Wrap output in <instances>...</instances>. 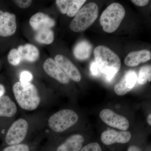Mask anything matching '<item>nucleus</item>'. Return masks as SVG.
Returning <instances> with one entry per match:
<instances>
[{"label": "nucleus", "mask_w": 151, "mask_h": 151, "mask_svg": "<svg viewBox=\"0 0 151 151\" xmlns=\"http://www.w3.org/2000/svg\"><path fill=\"white\" fill-rule=\"evenodd\" d=\"M94 55L100 72L106 75L108 80H111L121 68L120 58L111 49L102 45L94 49Z\"/></svg>", "instance_id": "f257e3e1"}, {"label": "nucleus", "mask_w": 151, "mask_h": 151, "mask_svg": "<svg viewBox=\"0 0 151 151\" xmlns=\"http://www.w3.org/2000/svg\"><path fill=\"white\" fill-rule=\"evenodd\" d=\"M15 98L19 106L28 111L35 110L40 103V97L37 88L31 82L18 81L13 86Z\"/></svg>", "instance_id": "f03ea898"}, {"label": "nucleus", "mask_w": 151, "mask_h": 151, "mask_svg": "<svg viewBox=\"0 0 151 151\" xmlns=\"http://www.w3.org/2000/svg\"><path fill=\"white\" fill-rule=\"evenodd\" d=\"M126 14L123 6L119 3H113L103 11L100 18V24L105 32L111 33L120 26Z\"/></svg>", "instance_id": "7ed1b4c3"}, {"label": "nucleus", "mask_w": 151, "mask_h": 151, "mask_svg": "<svg viewBox=\"0 0 151 151\" xmlns=\"http://www.w3.org/2000/svg\"><path fill=\"white\" fill-rule=\"evenodd\" d=\"M98 13L99 8L96 3L86 4L79 10L70 22V29L76 32L84 31L96 20Z\"/></svg>", "instance_id": "20e7f679"}, {"label": "nucleus", "mask_w": 151, "mask_h": 151, "mask_svg": "<svg viewBox=\"0 0 151 151\" xmlns=\"http://www.w3.org/2000/svg\"><path fill=\"white\" fill-rule=\"evenodd\" d=\"M78 120L77 113L70 109L60 110L50 116L48 124L54 132H64L76 124Z\"/></svg>", "instance_id": "39448f33"}, {"label": "nucleus", "mask_w": 151, "mask_h": 151, "mask_svg": "<svg viewBox=\"0 0 151 151\" xmlns=\"http://www.w3.org/2000/svg\"><path fill=\"white\" fill-rule=\"evenodd\" d=\"M28 128V123L25 119H17L13 123L7 132L6 143L9 146L20 144L25 139Z\"/></svg>", "instance_id": "423d86ee"}, {"label": "nucleus", "mask_w": 151, "mask_h": 151, "mask_svg": "<svg viewBox=\"0 0 151 151\" xmlns=\"http://www.w3.org/2000/svg\"><path fill=\"white\" fill-rule=\"evenodd\" d=\"M100 119L110 127L126 131L129 127V123L127 118L109 109L102 110L100 113Z\"/></svg>", "instance_id": "0eeeda50"}, {"label": "nucleus", "mask_w": 151, "mask_h": 151, "mask_svg": "<svg viewBox=\"0 0 151 151\" xmlns=\"http://www.w3.org/2000/svg\"><path fill=\"white\" fill-rule=\"evenodd\" d=\"M17 28L15 15L0 10V36L7 37L13 35Z\"/></svg>", "instance_id": "6e6552de"}, {"label": "nucleus", "mask_w": 151, "mask_h": 151, "mask_svg": "<svg viewBox=\"0 0 151 151\" xmlns=\"http://www.w3.org/2000/svg\"><path fill=\"white\" fill-rule=\"evenodd\" d=\"M132 134L127 131H117L114 129L106 130L102 133L101 140L106 145H110L115 143L126 144L131 139Z\"/></svg>", "instance_id": "1a4fd4ad"}, {"label": "nucleus", "mask_w": 151, "mask_h": 151, "mask_svg": "<svg viewBox=\"0 0 151 151\" xmlns=\"http://www.w3.org/2000/svg\"><path fill=\"white\" fill-rule=\"evenodd\" d=\"M55 61L69 79L76 82L81 81V76L79 70L68 58L62 55H57L55 57Z\"/></svg>", "instance_id": "9d476101"}, {"label": "nucleus", "mask_w": 151, "mask_h": 151, "mask_svg": "<svg viewBox=\"0 0 151 151\" xmlns=\"http://www.w3.org/2000/svg\"><path fill=\"white\" fill-rule=\"evenodd\" d=\"M137 80V76L135 71H127L122 79L114 86L115 93L119 96L127 94L134 87Z\"/></svg>", "instance_id": "9b49d317"}, {"label": "nucleus", "mask_w": 151, "mask_h": 151, "mask_svg": "<svg viewBox=\"0 0 151 151\" xmlns=\"http://www.w3.org/2000/svg\"><path fill=\"white\" fill-rule=\"evenodd\" d=\"M43 68L47 75L60 83L63 84H67L69 83V78L52 58H48L46 60L44 63Z\"/></svg>", "instance_id": "f8f14e48"}, {"label": "nucleus", "mask_w": 151, "mask_h": 151, "mask_svg": "<svg viewBox=\"0 0 151 151\" xmlns=\"http://www.w3.org/2000/svg\"><path fill=\"white\" fill-rule=\"evenodd\" d=\"M86 0H57L55 3L60 12L68 16L72 17L75 16Z\"/></svg>", "instance_id": "ddd939ff"}, {"label": "nucleus", "mask_w": 151, "mask_h": 151, "mask_svg": "<svg viewBox=\"0 0 151 151\" xmlns=\"http://www.w3.org/2000/svg\"><path fill=\"white\" fill-rule=\"evenodd\" d=\"M29 24L36 32L41 30L51 29L55 26V22L53 19L46 14L38 12L31 17Z\"/></svg>", "instance_id": "4468645a"}, {"label": "nucleus", "mask_w": 151, "mask_h": 151, "mask_svg": "<svg viewBox=\"0 0 151 151\" xmlns=\"http://www.w3.org/2000/svg\"><path fill=\"white\" fill-rule=\"evenodd\" d=\"M151 58L150 52L147 50H142L131 52L124 59V63L129 67H135L143 63L149 61Z\"/></svg>", "instance_id": "2eb2a0df"}, {"label": "nucleus", "mask_w": 151, "mask_h": 151, "mask_svg": "<svg viewBox=\"0 0 151 151\" xmlns=\"http://www.w3.org/2000/svg\"><path fill=\"white\" fill-rule=\"evenodd\" d=\"M84 139L82 135L75 134L68 138L58 146L56 151H80L83 147Z\"/></svg>", "instance_id": "dca6fc26"}, {"label": "nucleus", "mask_w": 151, "mask_h": 151, "mask_svg": "<svg viewBox=\"0 0 151 151\" xmlns=\"http://www.w3.org/2000/svg\"><path fill=\"white\" fill-rule=\"evenodd\" d=\"M92 50L91 44L86 40H82L76 44L73 49V54L76 59L83 61L90 57Z\"/></svg>", "instance_id": "f3484780"}, {"label": "nucleus", "mask_w": 151, "mask_h": 151, "mask_svg": "<svg viewBox=\"0 0 151 151\" xmlns=\"http://www.w3.org/2000/svg\"><path fill=\"white\" fill-rule=\"evenodd\" d=\"M16 104L7 95L0 98V117L11 118L16 114Z\"/></svg>", "instance_id": "a211bd4d"}, {"label": "nucleus", "mask_w": 151, "mask_h": 151, "mask_svg": "<svg viewBox=\"0 0 151 151\" xmlns=\"http://www.w3.org/2000/svg\"><path fill=\"white\" fill-rule=\"evenodd\" d=\"M17 50L21 55L22 59L28 62H35L39 58L38 49L31 44L20 45L18 47Z\"/></svg>", "instance_id": "6ab92c4d"}, {"label": "nucleus", "mask_w": 151, "mask_h": 151, "mask_svg": "<svg viewBox=\"0 0 151 151\" xmlns=\"http://www.w3.org/2000/svg\"><path fill=\"white\" fill-rule=\"evenodd\" d=\"M35 39L39 43L51 44L54 40V33L51 29L41 30L36 32Z\"/></svg>", "instance_id": "aec40b11"}, {"label": "nucleus", "mask_w": 151, "mask_h": 151, "mask_svg": "<svg viewBox=\"0 0 151 151\" xmlns=\"http://www.w3.org/2000/svg\"><path fill=\"white\" fill-rule=\"evenodd\" d=\"M138 82L140 85H144L147 81H151V66L150 65L143 66L141 68L139 72Z\"/></svg>", "instance_id": "412c9836"}, {"label": "nucleus", "mask_w": 151, "mask_h": 151, "mask_svg": "<svg viewBox=\"0 0 151 151\" xmlns=\"http://www.w3.org/2000/svg\"><path fill=\"white\" fill-rule=\"evenodd\" d=\"M7 58L9 62L14 66L18 65L22 60L21 55L15 48L11 50L8 55Z\"/></svg>", "instance_id": "4be33fe9"}, {"label": "nucleus", "mask_w": 151, "mask_h": 151, "mask_svg": "<svg viewBox=\"0 0 151 151\" xmlns=\"http://www.w3.org/2000/svg\"><path fill=\"white\" fill-rule=\"evenodd\" d=\"M2 151H30L29 147L26 144H19L9 146Z\"/></svg>", "instance_id": "5701e85b"}, {"label": "nucleus", "mask_w": 151, "mask_h": 151, "mask_svg": "<svg viewBox=\"0 0 151 151\" xmlns=\"http://www.w3.org/2000/svg\"><path fill=\"white\" fill-rule=\"evenodd\" d=\"M80 151H102L101 147L98 143L93 142L88 144L82 147Z\"/></svg>", "instance_id": "b1692460"}, {"label": "nucleus", "mask_w": 151, "mask_h": 151, "mask_svg": "<svg viewBox=\"0 0 151 151\" xmlns=\"http://www.w3.org/2000/svg\"><path fill=\"white\" fill-rule=\"evenodd\" d=\"M33 76L32 74L28 71H22L20 76V81L22 82H30L32 80Z\"/></svg>", "instance_id": "393cba45"}, {"label": "nucleus", "mask_w": 151, "mask_h": 151, "mask_svg": "<svg viewBox=\"0 0 151 151\" xmlns=\"http://www.w3.org/2000/svg\"><path fill=\"white\" fill-rule=\"evenodd\" d=\"M14 2L18 6L22 9H27L29 7L32 3V1L31 0H15L14 1Z\"/></svg>", "instance_id": "a878e982"}, {"label": "nucleus", "mask_w": 151, "mask_h": 151, "mask_svg": "<svg viewBox=\"0 0 151 151\" xmlns=\"http://www.w3.org/2000/svg\"><path fill=\"white\" fill-rule=\"evenodd\" d=\"M90 70L94 76L100 75V70L97 67V64L95 62H93L90 65Z\"/></svg>", "instance_id": "bb28decb"}, {"label": "nucleus", "mask_w": 151, "mask_h": 151, "mask_svg": "<svg viewBox=\"0 0 151 151\" xmlns=\"http://www.w3.org/2000/svg\"><path fill=\"white\" fill-rule=\"evenodd\" d=\"M135 5L138 6H144L147 5L149 4L150 1L149 0H132L131 1Z\"/></svg>", "instance_id": "cd10ccee"}, {"label": "nucleus", "mask_w": 151, "mask_h": 151, "mask_svg": "<svg viewBox=\"0 0 151 151\" xmlns=\"http://www.w3.org/2000/svg\"><path fill=\"white\" fill-rule=\"evenodd\" d=\"M127 151H142L140 148L136 145H131L129 147Z\"/></svg>", "instance_id": "c85d7f7f"}, {"label": "nucleus", "mask_w": 151, "mask_h": 151, "mask_svg": "<svg viewBox=\"0 0 151 151\" xmlns=\"http://www.w3.org/2000/svg\"><path fill=\"white\" fill-rule=\"evenodd\" d=\"M6 92L5 87L2 84H0V98L4 95Z\"/></svg>", "instance_id": "c756f323"}, {"label": "nucleus", "mask_w": 151, "mask_h": 151, "mask_svg": "<svg viewBox=\"0 0 151 151\" xmlns=\"http://www.w3.org/2000/svg\"><path fill=\"white\" fill-rule=\"evenodd\" d=\"M147 122L150 126H151V114H150L147 117Z\"/></svg>", "instance_id": "7c9ffc66"}]
</instances>
